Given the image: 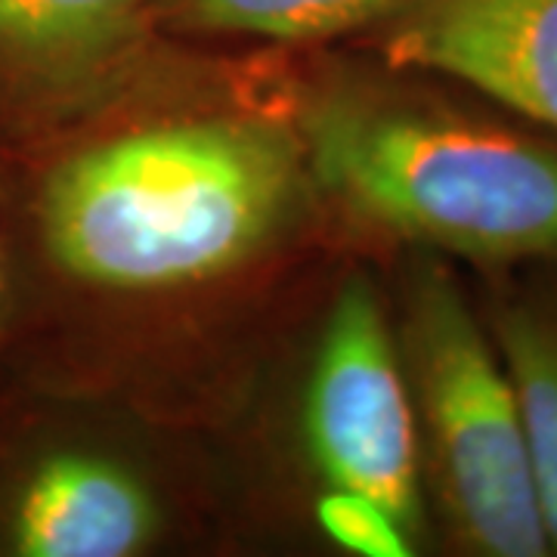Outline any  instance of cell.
I'll return each instance as SVG.
<instances>
[{
    "instance_id": "cell-7",
    "label": "cell",
    "mask_w": 557,
    "mask_h": 557,
    "mask_svg": "<svg viewBox=\"0 0 557 557\" xmlns=\"http://www.w3.org/2000/svg\"><path fill=\"white\" fill-rule=\"evenodd\" d=\"M159 530L146 483L84 449H47L0 480V552L13 557H131Z\"/></svg>"
},
{
    "instance_id": "cell-10",
    "label": "cell",
    "mask_w": 557,
    "mask_h": 557,
    "mask_svg": "<svg viewBox=\"0 0 557 557\" xmlns=\"http://www.w3.org/2000/svg\"><path fill=\"white\" fill-rule=\"evenodd\" d=\"M319 523L338 545L369 557H399L412 552V539L381 511L375 502L350 493H325Z\"/></svg>"
},
{
    "instance_id": "cell-3",
    "label": "cell",
    "mask_w": 557,
    "mask_h": 557,
    "mask_svg": "<svg viewBox=\"0 0 557 557\" xmlns=\"http://www.w3.org/2000/svg\"><path fill=\"white\" fill-rule=\"evenodd\" d=\"M394 335L421 480L428 478L453 545L478 557L552 555L515 387L443 263L424 260L412 270Z\"/></svg>"
},
{
    "instance_id": "cell-5",
    "label": "cell",
    "mask_w": 557,
    "mask_h": 557,
    "mask_svg": "<svg viewBox=\"0 0 557 557\" xmlns=\"http://www.w3.org/2000/svg\"><path fill=\"white\" fill-rule=\"evenodd\" d=\"M379 25L394 72L461 81L557 134V0H406Z\"/></svg>"
},
{
    "instance_id": "cell-8",
    "label": "cell",
    "mask_w": 557,
    "mask_h": 557,
    "mask_svg": "<svg viewBox=\"0 0 557 557\" xmlns=\"http://www.w3.org/2000/svg\"><path fill=\"white\" fill-rule=\"evenodd\" d=\"M493 338L518 399L539 518L557 555V304L502 300L493 310Z\"/></svg>"
},
{
    "instance_id": "cell-1",
    "label": "cell",
    "mask_w": 557,
    "mask_h": 557,
    "mask_svg": "<svg viewBox=\"0 0 557 557\" xmlns=\"http://www.w3.org/2000/svg\"><path fill=\"white\" fill-rule=\"evenodd\" d=\"M298 139L251 119H199L94 143L40 180L35 218L50 263L112 292L220 276L295 214Z\"/></svg>"
},
{
    "instance_id": "cell-11",
    "label": "cell",
    "mask_w": 557,
    "mask_h": 557,
    "mask_svg": "<svg viewBox=\"0 0 557 557\" xmlns=\"http://www.w3.org/2000/svg\"><path fill=\"white\" fill-rule=\"evenodd\" d=\"M7 313H10V263H7V245L0 233V341L7 332Z\"/></svg>"
},
{
    "instance_id": "cell-6",
    "label": "cell",
    "mask_w": 557,
    "mask_h": 557,
    "mask_svg": "<svg viewBox=\"0 0 557 557\" xmlns=\"http://www.w3.org/2000/svg\"><path fill=\"white\" fill-rule=\"evenodd\" d=\"M156 0H0V131H35L131 60Z\"/></svg>"
},
{
    "instance_id": "cell-4",
    "label": "cell",
    "mask_w": 557,
    "mask_h": 557,
    "mask_svg": "<svg viewBox=\"0 0 557 557\" xmlns=\"http://www.w3.org/2000/svg\"><path fill=\"white\" fill-rule=\"evenodd\" d=\"M304 443L332 493L375 502L416 542L424 520L416 416L369 278H347L329 313L304 397Z\"/></svg>"
},
{
    "instance_id": "cell-2",
    "label": "cell",
    "mask_w": 557,
    "mask_h": 557,
    "mask_svg": "<svg viewBox=\"0 0 557 557\" xmlns=\"http://www.w3.org/2000/svg\"><path fill=\"white\" fill-rule=\"evenodd\" d=\"M317 183L381 233L471 263H557V143L409 87L319 90L300 115Z\"/></svg>"
},
{
    "instance_id": "cell-9",
    "label": "cell",
    "mask_w": 557,
    "mask_h": 557,
    "mask_svg": "<svg viewBox=\"0 0 557 557\" xmlns=\"http://www.w3.org/2000/svg\"><path fill=\"white\" fill-rule=\"evenodd\" d=\"M406 0H156V20L186 32L322 40L379 25Z\"/></svg>"
}]
</instances>
